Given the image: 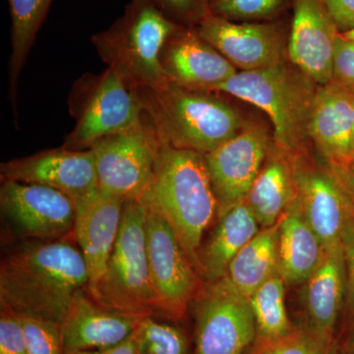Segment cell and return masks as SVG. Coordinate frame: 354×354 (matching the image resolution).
Wrapping results in <instances>:
<instances>
[{"label": "cell", "instance_id": "cell-1", "mask_svg": "<svg viewBox=\"0 0 354 354\" xmlns=\"http://www.w3.org/2000/svg\"><path fill=\"white\" fill-rule=\"evenodd\" d=\"M88 285L81 250L65 239L28 241L0 266V306L62 325L74 297Z\"/></svg>", "mask_w": 354, "mask_h": 354}, {"label": "cell", "instance_id": "cell-2", "mask_svg": "<svg viewBox=\"0 0 354 354\" xmlns=\"http://www.w3.org/2000/svg\"><path fill=\"white\" fill-rule=\"evenodd\" d=\"M142 201L171 225L188 259L201 274L202 237L218 209L205 156L160 143L155 177Z\"/></svg>", "mask_w": 354, "mask_h": 354}, {"label": "cell", "instance_id": "cell-3", "mask_svg": "<svg viewBox=\"0 0 354 354\" xmlns=\"http://www.w3.org/2000/svg\"><path fill=\"white\" fill-rule=\"evenodd\" d=\"M160 143L208 155L243 129L241 113L208 91L169 82L137 90Z\"/></svg>", "mask_w": 354, "mask_h": 354}, {"label": "cell", "instance_id": "cell-4", "mask_svg": "<svg viewBox=\"0 0 354 354\" xmlns=\"http://www.w3.org/2000/svg\"><path fill=\"white\" fill-rule=\"evenodd\" d=\"M314 85L300 70L281 62L266 68L237 72L209 91L234 95L262 109L274 127V145L292 156L309 138L317 90Z\"/></svg>", "mask_w": 354, "mask_h": 354}, {"label": "cell", "instance_id": "cell-5", "mask_svg": "<svg viewBox=\"0 0 354 354\" xmlns=\"http://www.w3.org/2000/svg\"><path fill=\"white\" fill-rule=\"evenodd\" d=\"M150 0H131L106 31L92 37L102 59L130 87L155 88L169 82L160 64L162 48L180 27Z\"/></svg>", "mask_w": 354, "mask_h": 354}, {"label": "cell", "instance_id": "cell-6", "mask_svg": "<svg viewBox=\"0 0 354 354\" xmlns=\"http://www.w3.org/2000/svg\"><path fill=\"white\" fill-rule=\"evenodd\" d=\"M147 209L142 201L124 202L118 239L106 271L90 297L106 308L145 318L158 310L147 248Z\"/></svg>", "mask_w": 354, "mask_h": 354}, {"label": "cell", "instance_id": "cell-7", "mask_svg": "<svg viewBox=\"0 0 354 354\" xmlns=\"http://www.w3.org/2000/svg\"><path fill=\"white\" fill-rule=\"evenodd\" d=\"M76 125L64 148H88L97 140L125 131L143 120L138 93L113 68L100 75L84 76L69 100Z\"/></svg>", "mask_w": 354, "mask_h": 354}, {"label": "cell", "instance_id": "cell-8", "mask_svg": "<svg viewBox=\"0 0 354 354\" xmlns=\"http://www.w3.org/2000/svg\"><path fill=\"white\" fill-rule=\"evenodd\" d=\"M160 147L157 132L145 114L130 129L91 144L100 189L124 201H142L155 177Z\"/></svg>", "mask_w": 354, "mask_h": 354}, {"label": "cell", "instance_id": "cell-9", "mask_svg": "<svg viewBox=\"0 0 354 354\" xmlns=\"http://www.w3.org/2000/svg\"><path fill=\"white\" fill-rule=\"evenodd\" d=\"M195 318L194 354H248L257 337L249 298L227 276L201 286Z\"/></svg>", "mask_w": 354, "mask_h": 354}, {"label": "cell", "instance_id": "cell-10", "mask_svg": "<svg viewBox=\"0 0 354 354\" xmlns=\"http://www.w3.org/2000/svg\"><path fill=\"white\" fill-rule=\"evenodd\" d=\"M144 204L149 269L158 310L180 319L201 288L200 274L188 259L171 225L157 209Z\"/></svg>", "mask_w": 354, "mask_h": 354}, {"label": "cell", "instance_id": "cell-11", "mask_svg": "<svg viewBox=\"0 0 354 354\" xmlns=\"http://www.w3.org/2000/svg\"><path fill=\"white\" fill-rule=\"evenodd\" d=\"M0 209L28 241H59L73 232L75 201L48 186L2 180Z\"/></svg>", "mask_w": 354, "mask_h": 354}, {"label": "cell", "instance_id": "cell-12", "mask_svg": "<svg viewBox=\"0 0 354 354\" xmlns=\"http://www.w3.org/2000/svg\"><path fill=\"white\" fill-rule=\"evenodd\" d=\"M290 158L305 218L326 249L342 244L354 228L353 202L328 165L313 167L297 153Z\"/></svg>", "mask_w": 354, "mask_h": 354}, {"label": "cell", "instance_id": "cell-13", "mask_svg": "<svg viewBox=\"0 0 354 354\" xmlns=\"http://www.w3.org/2000/svg\"><path fill=\"white\" fill-rule=\"evenodd\" d=\"M270 143L263 127H244L214 152L205 155L218 200V216L246 199L264 165Z\"/></svg>", "mask_w": 354, "mask_h": 354}, {"label": "cell", "instance_id": "cell-14", "mask_svg": "<svg viewBox=\"0 0 354 354\" xmlns=\"http://www.w3.org/2000/svg\"><path fill=\"white\" fill-rule=\"evenodd\" d=\"M1 180L48 186L74 201L99 188L95 156L88 150L62 148L3 162Z\"/></svg>", "mask_w": 354, "mask_h": 354}, {"label": "cell", "instance_id": "cell-15", "mask_svg": "<svg viewBox=\"0 0 354 354\" xmlns=\"http://www.w3.org/2000/svg\"><path fill=\"white\" fill-rule=\"evenodd\" d=\"M195 28L202 39L242 71L283 62L285 39L278 25L236 24L211 13Z\"/></svg>", "mask_w": 354, "mask_h": 354}, {"label": "cell", "instance_id": "cell-16", "mask_svg": "<svg viewBox=\"0 0 354 354\" xmlns=\"http://www.w3.org/2000/svg\"><path fill=\"white\" fill-rule=\"evenodd\" d=\"M288 55L316 85L333 80L337 30L324 0H295Z\"/></svg>", "mask_w": 354, "mask_h": 354}, {"label": "cell", "instance_id": "cell-17", "mask_svg": "<svg viewBox=\"0 0 354 354\" xmlns=\"http://www.w3.org/2000/svg\"><path fill=\"white\" fill-rule=\"evenodd\" d=\"M124 202L100 188L75 201L73 232L87 264L90 293L106 271L120 232Z\"/></svg>", "mask_w": 354, "mask_h": 354}, {"label": "cell", "instance_id": "cell-18", "mask_svg": "<svg viewBox=\"0 0 354 354\" xmlns=\"http://www.w3.org/2000/svg\"><path fill=\"white\" fill-rule=\"evenodd\" d=\"M160 64L169 81L209 91L237 73L236 67L207 43L196 28L180 26L165 43Z\"/></svg>", "mask_w": 354, "mask_h": 354}, {"label": "cell", "instance_id": "cell-19", "mask_svg": "<svg viewBox=\"0 0 354 354\" xmlns=\"http://www.w3.org/2000/svg\"><path fill=\"white\" fill-rule=\"evenodd\" d=\"M354 93L330 81L318 86L309 123L313 140L328 167L354 160Z\"/></svg>", "mask_w": 354, "mask_h": 354}, {"label": "cell", "instance_id": "cell-20", "mask_svg": "<svg viewBox=\"0 0 354 354\" xmlns=\"http://www.w3.org/2000/svg\"><path fill=\"white\" fill-rule=\"evenodd\" d=\"M142 319L106 308L79 291L60 325L65 353L113 348L134 334Z\"/></svg>", "mask_w": 354, "mask_h": 354}, {"label": "cell", "instance_id": "cell-21", "mask_svg": "<svg viewBox=\"0 0 354 354\" xmlns=\"http://www.w3.org/2000/svg\"><path fill=\"white\" fill-rule=\"evenodd\" d=\"M304 327L335 348V330L346 295V261L342 244L326 249L316 272L305 281Z\"/></svg>", "mask_w": 354, "mask_h": 354}, {"label": "cell", "instance_id": "cell-22", "mask_svg": "<svg viewBox=\"0 0 354 354\" xmlns=\"http://www.w3.org/2000/svg\"><path fill=\"white\" fill-rule=\"evenodd\" d=\"M325 253L297 195L279 220V270L286 285L304 283L318 269Z\"/></svg>", "mask_w": 354, "mask_h": 354}, {"label": "cell", "instance_id": "cell-23", "mask_svg": "<svg viewBox=\"0 0 354 354\" xmlns=\"http://www.w3.org/2000/svg\"><path fill=\"white\" fill-rule=\"evenodd\" d=\"M218 225L200 252V276L206 283L225 278L235 256L261 230L246 200L227 209L218 216Z\"/></svg>", "mask_w": 354, "mask_h": 354}, {"label": "cell", "instance_id": "cell-24", "mask_svg": "<svg viewBox=\"0 0 354 354\" xmlns=\"http://www.w3.org/2000/svg\"><path fill=\"white\" fill-rule=\"evenodd\" d=\"M297 195L290 156L278 147L274 151L270 148L245 199L261 228L279 223Z\"/></svg>", "mask_w": 354, "mask_h": 354}, {"label": "cell", "instance_id": "cell-25", "mask_svg": "<svg viewBox=\"0 0 354 354\" xmlns=\"http://www.w3.org/2000/svg\"><path fill=\"white\" fill-rule=\"evenodd\" d=\"M279 221L261 228L228 267L227 279L247 298L279 270Z\"/></svg>", "mask_w": 354, "mask_h": 354}, {"label": "cell", "instance_id": "cell-26", "mask_svg": "<svg viewBox=\"0 0 354 354\" xmlns=\"http://www.w3.org/2000/svg\"><path fill=\"white\" fill-rule=\"evenodd\" d=\"M11 15L9 95L15 109L16 87L53 0H8Z\"/></svg>", "mask_w": 354, "mask_h": 354}, {"label": "cell", "instance_id": "cell-27", "mask_svg": "<svg viewBox=\"0 0 354 354\" xmlns=\"http://www.w3.org/2000/svg\"><path fill=\"white\" fill-rule=\"evenodd\" d=\"M286 286L278 270L249 298L257 330L256 337L274 339L288 334L295 327L286 312Z\"/></svg>", "mask_w": 354, "mask_h": 354}, {"label": "cell", "instance_id": "cell-28", "mask_svg": "<svg viewBox=\"0 0 354 354\" xmlns=\"http://www.w3.org/2000/svg\"><path fill=\"white\" fill-rule=\"evenodd\" d=\"M135 337L138 354H188L187 337L183 330L158 322L152 316L142 319Z\"/></svg>", "mask_w": 354, "mask_h": 354}, {"label": "cell", "instance_id": "cell-29", "mask_svg": "<svg viewBox=\"0 0 354 354\" xmlns=\"http://www.w3.org/2000/svg\"><path fill=\"white\" fill-rule=\"evenodd\" d=\"M248 354H337V351L304 326H295L290 332L281 337H256Z\"/></svg>", "mask_w": 354, "mask_h": 354}, {"label": "cell", "instance_id": "cell-30", "mask_svg": "<svg viewBox=\"0 0 354 354\" xmlns=\"http://www.w3.org/2000/svg\"><path fill=\"white\" fill-rule=\"evenodd\" d=\"M28 354H66L60 325L39 317L19 316Z\"/></svg>", "mask_w": 354, "mask_h": 354}, {"label": "cell", "instance_id": "cell-31", "mask_svg": "<svg viewBox=\"0 0 354 354\" xmlns=\"http://www.w3.org/2000/svg\"><path fill=\"white\" fill-rule=\"evenodd\" d=\"M285 0H215L211 13L225 19H259L281 9Z\"/></svg>", "mask_w": 354, "mask_h": 354}, {"label": "cell", "instance_id": "cell-32", "mask_svg": "<svg viewBox=\"0 0 354 354\" xmlns=\"http://www.w3.org/2000/svg\"><path fill=\"white\" fill-rule=\"evenodd\" d=\"M150 1L169 19L179 25L198 26L211 14L209 0H150Z\"/></svg>", "mask_w": 354, "mask_h": 354}, {"label": "cell", "instance_id": "cell-33", "mask_svg": "<svg viewBox=\"0 0 354 354\" xmlns=\"http://www.w3.org/2000/svg\"><path fill=\"white\" fill-rule=\"evenodd\" d=\"M0 354H28L19 315L4 308L0 312Z\"/></svg>", "mask_w": 354, "mask_h": 354}, {"label": "cell", "instance_id": "cell-34", "mask_svg": "<svg viewBox=\"0 0 354 354\" xmlns=\"http://www.w3.org/2000/svg\"><path fill=\"white\" fill-rule=\"evenodd\" d=\"M332 81L354 93V41L342 34L335 43Z\"/></svg>", "mask_w": 354, "mask_h": 354}, {"label": "cell", "instance_id": "cell-35", "mask_svg": "<svg viewBox=\"0 0 354 354\" xmlns=\"http://www.w3.org/2000/svg\"><path fill=\"white\" fill-rule=\"evenodd\" d=\"M344 261H346V307L349 318L354 326V228L342 241Z\"/></svg>", "mask_w": 354, "mask_h": 354}, {"label": "cell", "instance_id": "cell-36", "mask_svg": "<svg viewBox=\"0 0 354 354\" xmlns=\"http://www.w3.org/2000/svg\"><path fill=\"white\" fill-rule=\"evenodd\" d=\"M339 32L354 28V0H324Z\"/></svg>", "mask_w": 354, "mask_h": 354}, {"label": "cell", "instance_id": "cell-37", "mask_svg": "<svg viewBox=\"0 0 354 354\" xmlns=\"http://www.w3.org/2000/svg\"><path fill=\"white\" fill-rule=\"evenodd\" d=\"M354 205V160L339 167H329Z\"/></svg>", "mask_w": 354, "mask_h": 354}, {"label": "cell", "instance_id": "cell-38", "mask_svg": "<svg viewBox=\"0 0 354 354\" xmlns=\"http://www.w3.org/2000/svg\"><path fill=\"white\" fill-rule=\"evenodd\" d=\"M70 354H138L135 332L131 337H128L127 341L121 342L113 348L102 349V351H77Z\"/></svg>", "mask_w": 354, "mask_h": 354}, {"label": "cell", "instance_id": "cell-39", "mask_svg": "<svg viewBox=\"0 0 354 354\" xmlns=\"http://www.w3.org/2000/svg\"><path fill=\"white\" fill-rule=\"evenodd\" d=\"M337 354H354V334L344 342L342 346L341 351Z\"/></svg>", "mask_w": 354, "mask_h": 354}, {"label": "cell", "instance_id": "cell-40", "mask_svg": "<svg viewBox=\"0 0 354 354\" xmlns=\"http://www.w3.org/2000/svg\"><path fill=\"white\" fill-rule=\"evenodd\" d=\"M342 36L346 37V38H348L349 39H353L354 41V28L353 29L349 30V31L346 32H341Z\"/></svg>", "mask_w": 354, "mask_h": 354}, {"label": "cell", "instance_id": "cell-41", "mask_svg": "<svg viewBox=\"0 0 354 354\" xmlns=\"http://www.w3.org/2000/svg\"><path fill=\"white\" fill-rule=\"evenodd\" d=\"M209 6H211V4L213 3L214 1H215V0H209Z\"/></svg>", "mask_w": 354, "mask_h": 354}, {"label": "cell", "instance_id": "cell-42", "mask_svg": "<svg viewBox=\"0 0 354 354\" xmlns=\"http://www.w3.org/2000/svg\"><path fill=\"white\" fill-rule=\"evenodd\" d=\"M353 148H354V137H353Z\"/></svg>", "mask_w": 354, "mask_h": 354}]
</instances>
